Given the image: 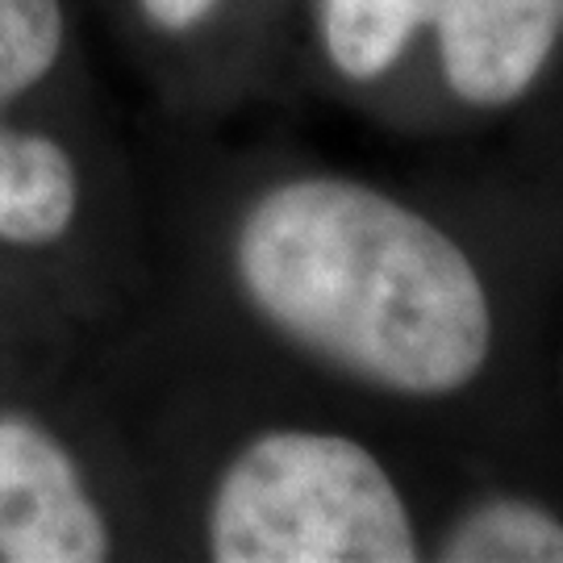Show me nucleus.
<instances>
[{"label":"nucleus","mask_w":563,"mask_h":563,"mask_svg":"<svg viewBox=\"0 0 563 563\" xmlns=\"http://www.w3.org/2000/svg\"><path fill=\"white\" fill-rule=\"evenodd\" d=\"M63 46L59 0H0V104L55 67Z\"/></svg>","instance_id":"obj_8"},{"label":"nucleus","mask_w":563,"mask_h":563,"mask_svg":"<svg viewBox=\"0 0 563 563\" xmlns=\"http://www.w3.org/2000/svg\"><path fill=\"white\" fill-rule=\"evenodd\" d=\"M434 560L563 563V518L526 497H488L446 526Z\"/></svg>","instance_id":"obj_7"},{"label":"nucleus","mask_w":563,"mask_h":563,"mask_svg":"<svg viewBox=\"0 0 563 563\" xmlns=\"http://www.w3.org/2000/svg\"><path fill=\"white\" fill-rule=\"evenodd\" d=\"M446 88L476 109L522 101L560 42L563 0H434Z\"/></svg>","instance_id":"obj_4"},{"label":"nucleus","mask_w":563,"mask_h":563,"mask_svg":"<svg viewBox=\"0 0 563 563\" xmlns=\"http://www.w3.org/2000/svg\"><path fill=\"white\" fill-rule=\"evenodd\" d=\"M234 260L267 322L372 388L446 397L488 363L481 272L430 218L376 188L309 176L263 192Z\"/></svg>","instance_id":"obj_1"},{"label":"nucleus","mask_w":563,"mask_h":563,"mask_svg":"<svg viewBox=\"0 0 563 563\" xmlns=\"http://www.w3.org/2000/svg\"><path fill=\"white\" fill-rule=\"evenodd\" d=\"M76 167L59 142L0 125V239L55 242L76 218Z\"/></svg>","instance_id":"obj_5"},{"label":"nucleus","mask_w":563,"mask_h":563,"mask_svg":"<svg viewBox=\"0 0 563 563\" xmlns=\"http://www.w3.org/2000/svg\"><path fill=\"white\" fill-rule=\"evenodd\" d=\"M218 563H413L418 530L355 439L272 430L230 460L209 509Z\"/></svg>","instance_id":"obj_2"},{"label":"nucleus","mask_w":563,"mask_h":563,"mask_svg":"<svg viewBox=\"0 0 563 563\" xmlns=\"http://www.w3.org/2000/svg\"><path fill=\"white\" fill-rule=\"evenodd\" d=\"M213 4L218 0H142L146 18L155 21V25H163V30H188V25H197L201 18H209Z\"/></svg>","instance_id":"obj_9"},{"label":"nucleus","mask_w":563,"mask_h":563,"mask_svg":"<svg viewBox=\"0 0 563 563\" xmlns=\"http://www.w3.org/2000/svg\"><path fill=\"white\" fill-rule=\"evenodd\" d=\"M109 555L101 509L59 443L25 422H0V560L97 563Z\"/></svg>","instance_id":"obj_3"},{"label":"nucleus","mask_w":563,"mask_h":563,"mask_svg":"<svg viewBox=\"0 0 563 563\" xmlns=\"http://www.w3.org/2000/svg\"><path fill=\"white\" fill-rule=\"evenodd\" d=\"M434 0H318L325 59L346 80H380L430 25Z\"/></svg>","instance_id":"obj_6"}]
</instances>
